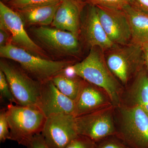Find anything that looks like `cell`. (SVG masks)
Segmentation results:
<instances>
[{
  "label": "cell",
  "instance_id": "cell-1",
  "mask_svg": "<svg viewBox=\"0 0 148 148\" xmlns=\"http://www.w3.org/2000/svg\"><path fill=\"white\" fill-rule=\"evenodd\" d=\"M72 67L77 76L103 89L113 106H119L121 85L108 67L104 50L91 48L87 56Z\"/></svg>",
  "mask_w": 148,
  "mask_h": 148
},
{
  "label": "cell",
  "instance_id": "cell-2",
  "mask_svg": "<svg viewBox=\"0 0 148 148\" xmlns=\"http://www.w3.org/2000/svg\"><path fill=\"white\" fill-rule=\"evenodd\" d=\"M0 56L17 62L28 75L40 83L51 79L74 64L71 61L41 58L11 43L0 47Z\"/></svg>",
  "mask_w": 148,
  "mask_h": 148
},
{
  "label": "cell",
  "instance_id": "cell-3",
  "mask_svg": "<svg viewBox=\"0 0 148 148\" xmlns=\"http://www.w3.org/2000/svg\"><path fill=\"white\" fill-rule=\"evenodd\" d=\"M7 114L10 140L25 147L34 136L41 133L47 118L38 108L12 103L7 106Z\"/></svg>",
  "mask_w": 148,
  "mask_h": 148
},
{
  "label": "cell",
  "instance_id": "cell-4",
  "mask_svg": "<svg viewBox=\"0 0 148 148\" xmlns=\"http://www.w3.org/2000/svg\"><path fill=\"white\" fill-rule=\"evenodd\" d=\"M108 67L119 81L126 85L144 64L142 47L133 43L116 46L105 51Z\"/></svg>",
  "mask_w": 148,
  "mask_h": 148
},
{
  "label": "cell",
  "instance_id": "cell-5",
  "mask_svg": "<svg viewBox=\"0 0 148 148\" xmlns=\"http://www.w3.org/2000/svg\"><path fill=\"white\" fill-rule=\"evenodd\" d=\"M0 70L5 75L17 105L38 108L41 83L33 79L19 65L5 60H1Z\"/></svg>",
  "mask_w": 148,
  "mask_h": 148
},
{
  "label": "cell",
  "instance_id": "cell-6",
  "mask_svg": "<svg viewBox=\"0 0 148 148\" xmlns=\"http://www.w3.org/2000/svg\"><path fill=\"white\" fill-rule=\"evenodd\" d=\"M121 132L117 136L132 148H148V114L140 106L120 108Z\"/></svg>",
  "mask_w": 148,
  "mask_h": 148
},
{
  "label": "cell",
  "instance_id": "cell-7",
  "mask_svg": "<svg viewBox=\"0 0 148 148\" xmlns=\"http://www.w3.org/2000/svg\"><path fill=\"white\" fill-rule=\"evenodd\" d=\"M113 106L76 117L77 131L98 143L111 136L118 135L114 123Z\"/></svg>",
  "mask_w": 148,
  "mask_h": 148
},
{
  "label": "cell",
  "instance_id": "cell-8",
  "mask_svg": "<svg viewBox=\"0 0 148 148\" xmlns=\"http://www.w3.org/2000/svg\"><path fill=\"white\" fill-rule=\"evenodd\" d=\"M22 17L15 11L0 2V27L8 31L11 43L21 48L33 55L49 59L44 51L30 38L24 28Z\"/></svg>",
  "mask_w": 148,
  "mask_h": 148
},
{
  "label": "cell",
  "instance_id": "cell-9",
  "mask_svg": "<svg viewBox=\"0 0 148 148\" xmlns=\"http://www.w3.org/2000/svg\"><path fill=\"white\" fill-rule=\"evenodd\" d=\"M41 134L49 148H64L77 138L76 117L72 114H54L47 117Z\"/></svg>",
  "mask_w": 148,
  "mask_h": 148
},
{
  "label": "cell",
  "instance_id": "cell-10",
  "mask_svg": "<svg viewBox=\"0 0 148 148\" xmlns=\"http://www.w3.org/2000/svg\"><path fill=\"white\" fill-rule=\"evenodd\" d=\"M32 32L41 45L56 54L74 56L80 52L78 37L71 32L46 27L33 28Z\"/></svg>",
  "mask_w": 148,
  "mask_h": 148
},
{
  "label": "cell",
  "instance_id": "cell-11",
  "mask_svg": "<svg viewBox=\"0 0 148 148\" xmlns=\"http://www.w3.org/2000/svg\"><path fill=\"white\" fill-rule=\"evenodd\" d=\"M95 7L100 22L110 40L117 46L130 43L132 41L131 31L123 10Z\"/></svg>",
  "mask_w": 148,
  "mask_h": 148
},
{
  "label": "cell",
  "instance_id": "cell-12",
  "mask_svg": "<svg viewBox=\"0 0 148 148\" xmlns=\"http://www.w3.org/2000/svg\"><path fill=\"white\" fill-rule=\"evenodd\" d=\"M75 101L63 94L51 79L41 83L38 108L46 117L56 114H73Z\"/></svg>",
  "mask_w": 148,
  "mask_h": 148
},
{
  "label": "cell",
  "instance_id": "cell-13",
  "mask_svg": "<svg viewBox=\"0 0 148 148\" xmlns=\"http://www.w3.org/2000/svg\"><path fill=\"white\" fill-rule=\"evenodd\" d=\"M80 34L90 48L98 47L106 51L116 46L109 39L100 22L96 7L89 5L82 21Z\"/></svg>",
  "mask_w": 148,
  "mask_h": 148
},
{
  "label": "cell",
  "instance_id": "cell-14",
  "mask_svg": "<svg viewBox=\"0 0 148 148\" xmlns=\"http://www.w3.org/2000/svg\"><path fill=\"white\" fill-rule=\"evenodd\" d=\"M98 88L84 80L79 94L75 101L74 116H81L112 105L108 95Z\"/></svg>",
  "mask_w": 148,
  "mask_h": 148
},
{
  "label": "cell",
  "instance_id": "cell-15",
  "mask_svg": "<svg viewBox=\"0 0 148 148\" xmlns=\"http://www.w3.org/2000/svg\"><path fill=\"white\" fill-rule=\"evenodd\" d=\"M79 4L75 0H63L56 10L52 27L71 32L78 37L81 26Z\"/></svg>",
  "mask_w": 148,
  "mask_h": 148
},
{
  "label": "cell",
  "instance_id": "cell-16",
  "mask_svg": "<svg viewBox=\"0 0 148 148\" xmlns=\"http://www.w3.org/2000/svg\"><path fill=\"white\" fill-rule=\"evenodd\" d=\"M123 10L129 23L132 36L131 42L142 47L148 45V13L131 4Z\"/></svg>",
  "mask_w": 148,
  "mask_h": 148
},
{
  "label": "cell",
  "instance_id": "cell-17",
  "mask_svg": "<svg viewBox=\"0 0 148 148\" xmlns=\"http://www.w3.org/2000/svg\"><path fill=\"white\" fill-rule=\"evenodd\" d=\"M61 2L31 7L16 11L21 15L24 24L46 27L51 25Z\"/></svg>",
  "mask_w": 148,
  "mask_h": 148
},
{
  "label": "cell",
  "instance_id": "cell-18",
  "mask_svg": "<svg viewBox=\"0 0 148 148\" xmlns=\"http://www.w3.org/2000/svg\"><path fill=\"white\" fill-rule=\"evenodd\" d=\"M129 91L133 105L140 106L148 114V73L143 69L134 77Z\"/></svg>",
  "mask_w": 148,
  "mask_h": 148
},
{
  "label": "cell",
  "instance_id": "cell-19",
  "mask_svg": "<svg viewBox=\"0 0 148 148\" xmlns=\"http://www.w3.org/2000/svg\"><path fill=\"white\" fill-rule=\"evenodd\" d=\"M78 77L69 76L61 73L51 79L56 88L64 95L75 101L79 94L84 80Z\"/></svg>",
  "mask_w": 148,
  "mask_h": 148
},
{
  "label": "cell",
  "instance_id": "cell-20",
  "mask_svg": "<svg viewBox=\"0 0 148 148\" xmlns=\"http://www.w3.org/2000/svg\"><path fill=\"white\" fill-rule=\"evenodd\" d=\"M63 0H11L9 5L16 10L36 6L61 3Z\"/></svg>",
  "mask_w": 148,
  "mask_h": 148
},
{
  "label": "cell",
  "instance_id": "cell-21",
  "mask_svg": "<svg viewBox=\"0 0 148 148\" xmlns=\"http://www.w3.org/2000/svg\"><path fill=\"white\" fill-rule=\"evenodd\" d=\"M89 5L123 10L131 4V0H86Z\"/></svg>",
  "mask_w": 148,
  "mask_h": 148
},
{
  "label": "cell",
  "instance_id": "cell-22",
  "mask_svg": "<svg viewBox=\"0 0 148 148\" xmlns=\"http://www.w3.org/2000/svg\"><path fill=\"white\" fill-rule=\"evenodd\" d=\"M0 94L1 98L5 99L9 103L17 105V103L12 92L5 75L0 70Z\"/></svg>",
  "mask_w": 148,
  "mask_h": 148
},
{
  "label": "cell",
  "instance_id": "cell-23",
  "mask_svg": "<svg viewBox=\"0 0 148 148\" xmlns=\"http://www.w3.org/2000/svg\"><path fill=\"white\" fill-rule=\"evenodd\" d=\"M10 138L7 108L2 109L0 111V142L4 143L6 140H10Z\"/></svg>",
  "mask_w": 148,
  "mask_h": 148
},
{
  "label": "cell",
  "instance_id": "cell-24",
  "mask_svg": "<svg viewBox=\"0 0 148 148\" xmlns=\"http://www.w3.org/2000/svg\"><path fill=\"white\" fill-rule=\"evenodd\" d=\"M97 143L89 138L79 135L64 148H97Z\"/></svg>",
  "mask_w": 148,
  "mask_h": 148
},
{
  "label": "cell",
  "instance_id": "cell-25",
  "mask_svg": "<svg viewBox=\"0 0 148 148\" xmlns=\"http://www.w3.org/2000/svg\"><path fill=\"white\" fill-rule=\"evenodd\" d=\"M106 138L97 143V148H132L124 142L114 138Z\"/></svg>",
  "mask_w": 148,
  "mask_h": 148
},
{
  "label": "cell",
  "instance_id": "cell-26",
  "mask_svg": "<svg viewBox=\"0 0 148 148\" xmlns=\"http://www.w3.org/2000/svg\"><path fill=\"white\" fill-rule=\"evenodd\" d=\"M26 148H49L47 145L41 133L37 134L32 138L26 146Z\"/></svg>",
  "mask_w": 148,
  "mask_h": 148
},
{
  "label": "cell",
  "instance_id": "cell-27",
  "mask_svg": "<svg viewBox=\"0 0 148 148\" xmlns=\"http://www.w3.org/2000/svg\"><path fill=\"white\" fill-rule=\"evenodd\" d=\"M11 36L8 31L0 27V47L10 43Z\"/></svg>",
  "mask_w": 148,
  "mask_h": 148
},
{
  "label": "cell",
  "instance_id": "cell-28",
  "mask_svg": "<svg viewBox=\"0 0 148 148\" xmlns=\"http://www.w3.org/2000/svg\"><path fill=\"white\" fill-rule=\"evenodd\" d=\"M131 5L148 13V0H131Z\"/></svg>",
  "mask_w": 148,
  "mask_h": 148
},
{
  "label": "cell",
  "instance_id": "cell-29",
  "mask_svg": "<svg viewBox=\"0 0 148 148\" xmlns=\"http://www.w3.org/2000/svg\"><path fill=\"white\" fill-rule=\"evenodd\" d=\"M143 51L144 64L145 65L147 72L148 73V45L142 47Z\"/></svg>",
  "mask_w": 148,
  "mask_h": 148
},
{
  "label": "cell",
  "instance_id": "cell-30",
  "mask_svg": "<svg viewBox=\"0 0 148 148\" xmlns=\"http://www.w3.org/2000/svg\"><path fill=\"white\" fill-rule=\"evenodd\" d=\"M75 1H76L77 2L79 3V4L86 2V0H75Z\"/></svg>",
  "mask_w": 148,
  "mask_h": 148
},
{
  "label": "cell",
  "instance_id": "cell-31",
  "mask_svg": "<svg viewBox=\"0 0 148 148\" xmlns=\"http://www.w3.org/2000/svg\"><path fill=\"white\" fill-rule=\"evenodd\" d=\"M10 1H11V0H2V1L3 2H8Z\"/></svg>",
  "mask_w": 148,
  "mask_h": 148
}]
</instances>
